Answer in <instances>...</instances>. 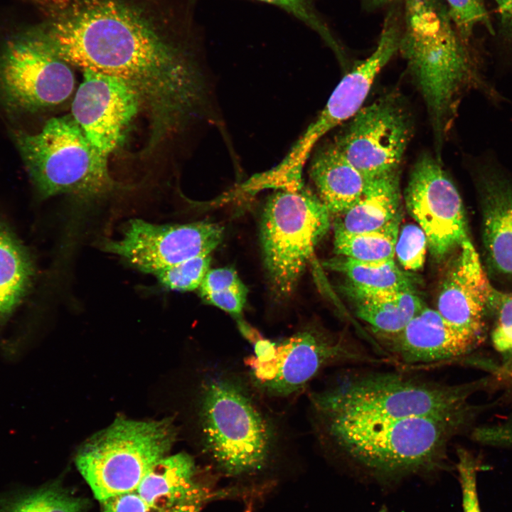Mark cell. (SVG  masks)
Listing matches in <instances>:
<instances>
[{
	"instance_id": "1",
	"label": "cell",
	"mask_w": 512,
	"mask_h": 512,
	"mask_svg": "<svg viewBox=\"0 0 512 512\" xmlns=\"http://www.w3.org/2000/svg\"><path fill=\"white\" fill-rule=\"evenodd\" d=\"M189 0H43L41 26L72 66L119 78L151 110L188 89L203 60V35Z\"/></svg>"
},
{
	"instance_id": "2",
	"label": "cell",
	"mask_w": 512,
	"mask_h": 512,
	"mask_svg": "<svg viewBox=\"0 0 512 512\" xmlns=\"http://www.w3.org/2000/svg\"><path fill=\"white\" fill-rule=\"evenodd\" d=\"M199 370L192 403L201 453L229 476L263 471L296 438L284 412L255 387L242 361L210 351Z\"/></svg>"
},
{
	"instance_id": "3",
	"label": "cell",
	"mask_w": 512,
	"mask_h": 512,
	"mask_svg": "<svg viewBox=\"0 0 512 512\" xmlns=\"http://www.w3.org/2000/svg\"><path fill=\"white\" fill-rule=\"evenodd\" d=\"M478 410L405 418L308 417L324 449L370 471L393 475L439 465L451 440L467 428Z\"/></svg>"
},
{
	"instance_id": "4",
	"label": "cell",
	"mask_w": 512,
	"mask_h": 512,
	"mask_svg": "<svg viewBox=\"0 0 512 512\" xmlns=\"http://www.w3.org/2000/svg\"><path fill=\"white\" fill-rule=\"evenodd\" d=\"M485 379L447 384L411 370L343 369L308 393V416L338 419L447 416L477 406L469 398Z\"/></svg>"
},
{
	"instance_id": "5",
	"label": "cell",
	"mask_w": 512,
	"mask_h": 512,
	"mask_svg": "<svg viewBox=\"0 0 512 512\" xmlns=\"http://www.w3.org/2000/svg\"><path fill=\"white\" fill-rule=\"evenodd\" d=\"M399 50L418 86L439 137L463 91L480 79L442 0H402Z\"/></svg>"
},
{
	"instance_id": "6",
	"label": "cell",
	"mask_w": 512,
	"mask_h": 512,
	"mask_svg": "<svg viewBox=\"0 0 512 512\" xmlns=\"http://www.w3.org/2000/svg\"><path fill=\"white\" fill-rule=\"evenodd\" d=\"M242 359L250 380L272 404L293 402L327 368L390 364L343 336L305 328L274 341L262 337Z\"/></svg>"
},
{
	"instance_id": "7",
	"label": "cell",
	"mask_w": 512,
	"mask_h": 512,
	"mask_svg": "<svg viewBox=\"0 0 512 512\" xmlns=\"http://www.w3.org/2000/svg\"><path fill=\"white\" fill-rule=\"evenodd\" d=\"M14 142L38 193H68L82 198L114 189L107 158L90 143L72 116L56 117L36 134L16 131Z\"/></svg>"
},
{
	"instance_id": "8",
	"label": "cell",
	"mask_w": 512,
	"mask_h": 512,
	"mask_svg": "<svg viewBox=\"0 0 512 512\" xmlns=\"http://www.w3.org/2000/svg\"><path fill=\"white\" fill-rule=\"evenodd\" d=\"M169 419L134 421L117 419L78 451L76 466L100 502L136 491L140 482L176 440Z\"/></svg>"
},
{
	"instance_id": "9",
	"label": "cell",
	"mask_w": 512,
	"mask_h": 512,
	"mask_svg": "<svg viewBox=\"0 0 512 512\" xmlns=\"http://www.w3.org/2000/svg\"><path fill=\"white\" fill-rule=\"evenodd\" d=\"M331 213L304 186L279 189L264 209L261 240L273 291L281 297L294 289L314 248L330 226Z\"/></svg>"
},
{
	"instance_id": "10",
	"label": "cell",
	"mask_w": 512,
	"mask_h": 512,
	"mask_svg": "<svg viewBox=\"0 0 512 512\" xmlns=\"http://www.w3.org/2000/svg\"><path fill=\"white\" fill-rule=\"evenodd\" d=\"M402 12L392 7L385 16L373 53L346 74L316 118L296 141L284 158L270 169L272 176L287 185L302 182L304 167L317 142L329 131L349 120L362 107L378 73L399 50Z\"/></svg>"
},
{
	"instance_id": "11",
	"label": "cell",
	"mask_w": 512,
	"mask_h": 512,
	"mask_svg": "<svg viewBox=\"0 0 512 512\" xmlns=\"http://www.w3.org/2000/svg\"><path fill=\"white\" fill-rule=\"evenodd\" d=\"M75 80L40 26L14 36L0 53V101L11 110L35 112L65 102Z\"/></svg>"
},
{
	"instance_id": "12",
	"label": "cell",
	"mask_w": 512,
	"mask_h": 512,
	"mask_svg": "<svg viewBox=\"0 0 512 512\" xmlns=\"http://www.w3.org/2000/svg\"><path fill=\"white\" fill-rule=\"evenodd\" d=\"M348 121L334 142L366 178L398 170L412 133L410 113L398 95L380 97Z\"/></svg>"
},
{
	"instance_id": "13",
	"label": "cell",
	"mask_w": 512,
	"mask_h": 512,
	"mask_svg": "<svg viewBox=\"0 0 512 512\" xmlns=\"http://www.w3.org/2000/svg\"><path fill=\"white\" fill-rule=\"evenodd\" d=\"M405 201L409 213L425 232L434 258L444 257L469 239L461 196L432 156L425 154L416 161Z\"/></svg>"
},
{
	"instance_id": "14",
	"label": "cell",
	"mask_w": 512,
	"mask_h": 512,
	"mask_svg": "<svg viewBox=\"0 0 512 512\" xmlns=\"http://www.w3.org/2000/svg\"><path fill=\"white\" fill-rule=\"evenodd\" d=\"M223 235V228L214 223L156 225L133 219L120 239L107 240L103 247L137 270L155 274L190 258L210 255Z\"/></svg>"
},
{
	"instance_id": "15",
	"label": "cell",
	"mask_w": 512,
	"mask_h": 512,
	"mask_svg": "<svg viewBox=\"0 0 512 512\" xmlns=\"http://www.w3.org/2000/svg\"><path fill=\"white\" fill-rule=\"evenodd\" d=\"M373 334L382 356L398 368L411 371L455 363L480 344L447 322L437 309L427 307L398 332Z\"/></svg>"
},
{
	"instance_id": "16",
	"label": "cell",
	"mask_w": 512,
	"mask_h": 512,
	"mask_svg": "<svg viewBox=\"0 0 512 512\" xmlns=\"http://www.w3.org/2000/svg\"><path fill=\"white\" fill-rule=\"evenodd\" d=\"M82 71L71 116L94 148L108 158L122 142L142 102L124 81L89 70Z\"/></svg>"
},
{
	"instance_id": "17",
	"label": "cell",
	"mask_w": 512,
	"mask_h": 512,
	"mask_svg": "<svg viewBox=\"0 0 512 512\" xmlns=\"http://www.w3.org/2000/svg\"><path fill=\"white\" fill-rule=\"evenodd\" d=\"M459 254L443 282L437 311L451 325L478 341H483L492 287L470 239Z\"/></svg>"
},
{
	"instance_id": "18",
	"label": "cell",
	"mask_w": 512,
	"mask_h": 512,
	"mask_svg": "<svg viewBox=\"0 0 512 512\" xmlns=\"http://www.w3.org/2000/svg\"><path fill=\"white\" fill-rule=\"evenodd\" d=\"M476 165L486 262L492 273L512 278V181L495 159Z\"/></svg>"
},
{
	"instance_id": "19",
	"label": "cell",
	"mask_w": 512,
	"mask_h": 512,
	"mask_svg": "<svg viewBox=\"0 0 512 512\" xmlns=\"http://www.w3.org/2000/svg\"><path fill=\"white\" fill-rule=\"evenodd\" d=\"M309 175L319 198L331 214L337 215L357 202L368 183L334 142L323 145L312 155Z\"/></svg>"
},
{
	"instance_id": "20",
	"label": "cell",
	"mask_w": 512,
	"mask_h": 512,
	"mask_svg": "<svg viewBox=\"0 0 512 512\" xmlns=\"http://www.w3.org/2000/svg\"><path fill=\"white\" fill-rule=\"evenodd\" d=\"M398 170L368 180L361 198L335 225L334 233H361L380 229L400 218Z\"/></svg>"
},
{
	"instance_id": "21",
	"label": "cell",
	"mask_w": 512,
	"mask_h": 512,
	"mask_svg": "<svg viewBox=\"0 0 512 512\" xmlns=\"http://www.w3.org/2000/svg\"><path fill=\"white\" fill-rule=\"evenodd\" d=\"M195 472V462L189 454L165 456L152 466L136 491L151 512H161L206 493L194 482Z\"/></svg>"
},
{
	"instance_id": "22",
	"label": "cell",
	"mask_w": 512,
	"mask_h": 512,
	"mask_svg": "<svg viewBox=\"0 0 512 512\" xmlns=\"http://www.w3.org/2000/svg\"><path fill=\"white\" fill-rule=\"evenodd\" d=\"M355 314L373 333L401 331L423 308L415 292H374L350 286L348 289Z\"/></svg>"
},
{
	"instance_id": "23",
	"label": "cell",
	"mask_w": 512,
	"mask_h": 512,
	"mask_svg": "<svg viewBox=\"0 0 512 512\" xmlns=\"http://www.w3.org/2000/svg\"><path fill=\"white\" fill-rule=\"evenodd\" d=\"M33 273L26 250L14 234L0 224V323L21 301Z\"/></svg>"
},
{
	"instance_id": "24",
	"label": "cell",
	"mask_w": 512,
	"mask_h": 512,
	"mask_svg": "<svg viewBox=\"0 0 512 512\" xmlns=\"http://www.w3.org/2000/svg\"><path fill=\"white\" fill-rule=\"evenodd\" d=\"M327 267L344 274L351 285L368 292H415L416 278L398 267L394 260L364 262L346 257L327 262Z\"/></svg>"
},
{
	"instance_id": "25",
	"label": "cell",
	"mask_w": 512,
	"mask_h": 512,
	"mask_svg": "<svg viewBox=\"0 0 512 512\" xmlns=\"http://www.w3.org/2000/svg\"><path fill=\"white\" fill-rule=\"evenodd\" d=\"M400 222L398 218L380 229L361 233H334L335 252L364 262L394 260Z\"/></svg>"
},
{
	"instance_id": "26",
	"label": "cell",
	"mask_w": 512,
	"mask_h": 512,
	"mask_svg": "<svg viewBox=\"0 0 512 512\" xmlns=\"http://www.w3.org/2000/svg\"><path fill=\"white\" fill-rule=\"evenodd\" d=\"M198 289L205 302L240 318L248 291L234 269L209 270Z\"/></svg>"
},
{
	"instance_id": "27",
	"label": "cell",
	"mask_w": 512,
	"mask_h": 512,
	"mask_svg": "<svg viewBox=\"0 0 512 512\" xmlns=\"http://www.w3.org/2000/svg\"><path fill=\"white\" fill-rule=\"evenodd\" d=\"M196 4L198 0H189ZM275 6L304 23L316 32L336 55L343 60L342 47L326 19L318 10L316 0H256Z\"/></svg>"
},
{
	"instance_id": "28",
	"label": "cell",
	"mask_w": 512,
	"mask_h": 512,
	"mask_svg": "<svg viewBox=\"0 0 512 512\" xmlns=\"http://www.w3.org/2000/svg\"><path fill=\"white\" fill-rule=\"evenodd\" d=\"M210 255H198L184 260L154 274L160 285L174 291L198 289L210 270Z\"/></svg>"
},
{
	"instance_id": "29",
	"label": "cell",
	"mask_w": 512,
	"mask_h": 512,
	"mask_svg": "<svg viewBox=\"0 0 512 512\" xmlns=\"http://www.w3.org/2000/svg\"><path fill=\"white\" fill-rule=\"evenodd\" d=\"M489 313L494 317L493 346L507 363L512 364V293L499 292L492 287Z\"/></svg>"
},
{
	"instance_id": "30",
	"label": "cell",
	"mask_w": 512,
	"mask_h": 512,
	"mask_svg": "<svg viewBox=\"0 0 512 512\" xmlns=\"http://www.w3.org/2000/svg\"><path fill=\"white\" fill-rule=\"evenodd\" d=\"M450 18L463 41L467 44L474 28L485 26L492 31L489 16L481 0H442Z\"/></svg>"
},
{
	"instance_id": "31",
	"label": "cell",
	"mask_w": 512,
	"mask_h": 512,
	"mask_svg": "<svg viewBox=\"0 0 512 512\" xmlns=\"http://www.w3.org/2000/svg\"><path fill=\"white\" fill-rule=\"evenodd\" d=\"M427 247L423 230L417 224L409 223L399 231L395 255L406 271H417L424 265Z\"/></svg>"
},
{
	"instance_id": "32",
	"label": "cell",
	"mask_w": 512,
	"mask_h": 512,
	"mask_svg": "<svg viewBox=\"0 0 512 512\" xmlns=\"http://www.w3.org/2000/svg\"><path fill=\"white\" fill-rule=\"evenodd\" d=\"M457 458L463 512H481L476 489V474L482 466L470 452L462 448L457 449Z\"/></svg>"
},
{
	"instance_id": "33",
	"label": "cell",
	"mask_w": 512,
	"mask_h": 512,
	"mask_svg": "<svg viewBox=\"0 0 512 512\" xmlns=\"http://www.w3.org/2000/svg\"><path fill=\"white\" fill-rule=\"evenodd\" d=\"M40 489L46 512H85V501L69 494L57 484Z\"/></svg>"
},
{
	"instance_id": "34",
	"label": "cell",
	"mask_w": 512,
	"mask_h": 512,
	"mask_svg": "<svg viewBox=\"0 0 512 512\" xmlns=\"http://www.w3.org/2000/svg\"><path fill=\"white\" fill-rule=\"evenodd\" d=\"M0 512H46L39 489L0 495Z\"/></svg>"
},
{
	"instance_id": "35",
	"label": "cell",
	"mask_w": 512,
	"mask_h": 512,
	"mask_svg": "<svg viewBox=\"0 0 512 512\" xmlns=\"http://www.w3.org/2000/svg\"><path fill=\"white\" fill-rule=\"evenodd\" d=\"M102 503V512H151L136 491L112 496Z\"/></svg>"
},
{
	"instance_id": "36",
	"label": "cell",
	"mask_w": 512,
	"mask_h": 512,
	"mask_svg": "<svg viewBox=\"0 0 512 512\" xmlns=\"http://www.w3.org/2000/svg\"><path fill=\"white\" fill-rule=\"evenodd\" d=\"M503 36L512 41V0H494Z\"/></svg>"
},
{
	"instance_id": "37",
	"label": "cell",
	"mask_w": 512,
	"mask_h": 512,
	"mask_svg": "<svg viewBox=\"0 0 512 512\" xmlns=\"http://www.w3.org/2000/svg\"><path fill=\"white\" fill-rule=\"evenodd\" d=\"M207 494L178 503L161 512H201L202 505L206 501Z\"/></svg>"
},
{
	"instance_id": "38",
	"label": "cell",
	"mask_w": 512,
	"mask_h": 512,
	"mask_svg": "<svg viewBox=\"0 0 512 512\" xmlns=\"http://www.w3.org/2000/svg\"><path fill=\"white\" fill-rule=\"evenodd\" d=\"M237 324L242 336L252 345L263 337L257 330L241 318L237 319Z\"/></svg>"
},
{
	"instance_id": "39",
	"label": "cell",
	"mask_w": 512,
	"mask_h": 512,
	"mask_svg": "<svg viewBox=\"0 0 512 512\" xmlns=\"http://www.w3.org/2000/svg\"><path fill=\"white\" fill-rule=\"evenodd\" d=\"M402 0H366L370 6L375 7L383 6L390 4H395L396 2H401Z\"/></svg>"
},
{
	"instance_id": "40",
	"label": "cell",
	"mask_w": 512,
	"mask_h": 512,
	"mask_svg": "<svg viewBox=\"0 0 512 512\" xmlns=\"http://www.w3.org/2000/svg\"><path fill=\"white\" fill-rule=\"evenodd\" d=\"M379 512H386L385 509L380 510Z\"/></svg>"
}]
</instances>
